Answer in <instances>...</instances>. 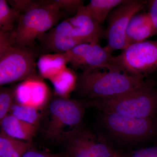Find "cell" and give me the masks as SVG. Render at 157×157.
<instances>
[{"instance_id":"cell-1","label":"cell","mask_w":157,"mask_h":157,"mask_svg":"<svg viewBox=\"0 0 157 157\" xmlns=\"http://www.w3.org/2000/svg\"><path fill=\"white\" fill-rule=\"evenodd\" d=\"M151 82L114 69H104L79 74L76 88L82 97L95 101L125 94Z\"/></svg>"},{"instance_id":"cell-2","label":"cell","mask_w":157,"mask_h":157,"mask_svg":"<svg viewBox=\"0 0 157 157\" xmlns=\"http://www.w3.org/2000/svg\"><path fill=\"white\" fill-rule=\"evenodd\" d=\"M66 15L52 0L34 1L32 6L21 14L15 29L10 32L12 45L35 46L39 37L57 25Z\"/></svg>"},{"instance_id":"cell-3","label":"cell","mask_w":157,"mask_h":157,"mask_svg":"<svg viewBox=\"0 0 157 157\" xmlns=\"http://www.w3.org/2000/svg\"><path fill=\"white\" fill-rule=\"evenodd\" d=\"M10 33L0 31V85L37 78V59L40 51L36 46L15 47Z\"/></svg>"},{"instance_id":"cell-4","label":"cell","mask_w":157,"mask_h":157,"mask_svg":"<svg viewBox=\"0 0 157 157\" xmlns=\"http://www.w3.org/2000/svg\"><path fill=\"white\" fill-rule=\"evenodd\" d=\"M44 135L55 142H64L78 132L84 115L79 101L57 97L48 106Z\"/></svg>"},{"instance_id":"cell-5","label":"cell","mask_w":157,"mask_h":157,"mask_svg":"<svg viewBox=\"0 0 157 157\" xmlns=\"http://www.w3.org/2000/svg\"><path fill=\"white\" fill-rule=\"evenodd\" d=\"M92 103L106 113L141 118H155L157 114V89L151 81L140 89L115 98L95 100Z\"/></svg>"},{"instance_id":"cell-6","label":"cell","mask_w":157,"mask_h":157,"mask_svg":"<svg viewBox=\"0 0 157 157\" xmlns=\"http://www.w3.org/2000/svg\"><path fill=\"white\" fill-rule=\"evenodd\" d=\"M109 69L144 79L157 70V40H146L129 45L113 57Z\"/></svg>"},{"instance_id":"cell-7","label":"cell","mask_w":157,"mask_h":157,"mask_svg":"<svg viewBox=\"0 0 157 157\" xmlns=\"http://www.w3.org/2000/svg\"><path fill=\"white\" fill-rule=\"evenodd\" d=\"M148 2L143 0H123L109 14L108 26L105 31L107 45L104 48L109 52L127 48L126 32L132 17L140 12Z\"/></svg>"},{"instance_id":"cell-8","label":"cell","mask_w":157,"mask_h":157,"mask_svg":"<svg viewBox=\"0 0 157 157\" xmlns=\"http://www.w3.org/2000/svg\"><path fill=\"white\" fill-rule=\"evenodd\" d=\"M155 118H141L105 113L103 121L113 135L124 140H135L148 138L157 134V120Z\"/></svg>"},{"instance_id":"cell-9","label":"cell","mask_w":157,"mask_h":157,"mask_svg":"<svg viewBox=\"0 0 157 157\" xmlns=\"http://www.w3.org/2000/svg\"><path fill=\"white\" fill-rule=\"evenodd\" d=\"M69 63L73 69L87 73L108 69L113 56L99 43H82L67 52Z\"/></svg>"},{"instance_id":"cell-10","label":"cell","mask_w":157,"mask_h":157,"mask_svg":"<svg viewBox=\"0 0 157 157\" xmlns=\"http://www.w3.org/2000/svg\"><path fill=\"white\" fill-rule=\"evenodd\" d=\"M73 26L69 19L58 24L37 40L42 54L65 53L82 42L73 35Z\"/></svg>"},{"instance_id":"cell-11","label":"cell","mask_w":157,"mask_h":157,"mask_svg":"<svg viewBox=\"0 0 157 157\" xmlns=\"http://www.w3.org/2000/svg\"><path fill=\"white\" fill-rule=\"evenodd\" d=\"M73 26V35L82 43H99L105 32L101 23L82 6L73 17L68 18Z\"/></svg>"},{"instance_id":"cell-12","label":"cell","mask_w":157,"mask_h":157,"mask_svg":"<svg viewBox=\"0 0 157 157\" xmlns=\"http://www.w3.org/2000/svg\"><path fill=\"white\" fill-rule=\"evenodd\" d=\"M48 94L46 86L38 79H29L14 89L15 102L41 109L48 102Z\"/></svg>"},{"instance_id":"cell-13","label":"cell","mask_w":157,"mask_h":157,"mask_svg":"<svg viewBox=\"0 0 157 157\" xmlns=\"http://www.w3.org/2000/svg\"><path fill=\"white\" fill-rule=\"evenodd\" d=\"M156 35L149 12L137 13L132 19L126 32L127 46L143 42Z\"/></svg>"},{"instance_id":"cell-14","label":"cell","mask_w":157,"mask_h":157,"mask_svg":"<svg viewBox=\"0 0 157 157\" xmlns=\"http://www.w3.org/2000/svg\"><path fill=\"white\" fill-rule=\"evenodd\" d=\"M1 132L12 138L31 141L36 135L38 127L20 120L9 114L1 120Z\"/></svg>"},{"instance_id":"cell-15","label":"cell","mask_w":157,"mask_h":157,"mask_svg":"<svg viewBox=\"0 0 157 157\" xmlns=\"http://www.w3.org/2000/svg\"><path fill=\"white\" fill-rule=\"evenodd\" d=\"M69 63L67 52L42 54L37 61L40 76L50 79L67 68Z\"/></svg>"},{"instance_id":"cell-16","label":"cell","mask_w":157,"mask_h":157,"mask_svg":"<svg viewBox=\"0 0 157 157\" xmlns=\"http://www.w3.org/2000/svg\"><path fill=\"white\" fill-rule=\"evenodd\" d=\"M91 133L79 129L65 141L66 157H89Z\"/></svg>"},{"instance_id":"cell-17","label":"cell","mask_w":157,"mask_h":157,"mask_svg":"<svg viewBox=\"0 0 157 157\" xmlns=\"http://www.w3.org/2000/svg\"><path fill=\"white\" fill-rule=\"evenodd\" d=\"M78 76L73 70L67 67L50 79L57 97L69 98L77 86Z\"/></svg>"},{"instance_id":"cell-18","label":"cell","mask_w":157,"mask_h":157,"mask_svg":"<svg viewBox=\"0 0 157 157\" xmlns=\"http://www.w3.org/2000/svg\"><path fill=\"white\" fill-rule=\"evenodd\" d=\"M31 147V141L17 140L1 132L0 157H21Z\"/></svg>"},{"instance_id":"cell-19","label":"cell","mask_w":157,"mask_h":157,"mask_svg":"<svg viewBox=\"0 0 157 157\" xmlns=\"http://www.w3.org/2000/svg\"><path fill=\"white\" fill-rule=\"evenodd\" d=\"M122 2V0H91L85 6L93 17L101 24L110 12Z\"/></svg>"},{"instance_id":"cell-20","label":"cell","mask_w":157,"mask_h":157,"mask_svg":"<svg viewBox=\"0 0 157 157\" xmlns=\"http://www.w3.org/2000/svg\"><path fill=\"white\" fill-rule=\"evenodd\" d=\"M20 14L9 5L6 0H0V31L12 32L16 26Z\"/></svg>"},{"instance_id":"cell-21","label":"cell","mask_w":157,"mask_h":157,"mask_svg":"<svg viewBox=\"0 0 157 157\" xmlns=\"http://www.w3.org/2000/svg\"><path fill=\"white\" fill-rule=\"evenodd\" d=\"M39 110L35 107L14 102L10 114L20 120L38 127L42 117Z\"/></svg>"},{"instance_id":"cell-22","label":"cell","mask_w":157,"mask_h":157,"mask_svg":"<svg viewBox=\"0 0 157 157\" xmlns=\"http://www.w3.org/2000/svg\"><path fill=\"white\" fill-rule=\"evenodd\" d=\"M89 157H116L115 153L104 142L92 135Z\"/></svg>"},{"instance_id":"cell-23","label":"cell","mask_w":157,"mask_h":157,"mask_svg":"<svg viewBox=\"0 0 157 157\" xmlns=\"http://www.w3.org/2000/svg\"><path fill=\"white\" fill-rule=\"evenodd\" d=\"M14 102V89L2 88L0 90V121L9 114Z\"/></svg>"},{"instance_id":"cell-24","label":"cell","mask_w":157,"mask_h":157,"mask_svg":"<svg viewBox=\"0 0 157 157\" xmlns=\"http://www.w3.org/2000/svg\"><path fill=\"white\" fill-rule=\"evenodd\" d=\"M59 10L65 14L77 13L78 9L83 6L84 1L82 0H52Z\"/></svg>"},{"instance_id":"cell-25","label":"cell","mask_w":157,"mask_h":157,"mask_svg":"<svg viewBox=\"0 0 157 157\" xmlns=\"http://www.w3.org/2000/svg\"><path fill=\"white\" fill-rule=\"evenodd\" d=\"M34 1L32 0H13L8 1V3L12 9L21 14L32 6Z\"/></svg>"},{"instance_id":"cell-26","label":"cell","mask_w":157,"mask_h":157,"mask_svg":"<svg viewBox=\"0 0 157 157\" xmlns=\"http://www.w3.org/2000/svg\"><path fill=\"white\" fill-rule=\"evenodd\" d=\"M21 157H66L64 153L53 154L40 151L31 147Z\"/></svg>"},{"instance_id":"cell-27","label":"cell","mask_w":157,"mask_h":157,"mask_svg":"<svg viewBox=\"0 0 157 157\" xmlns=\"http://www.w3.org/2000/svg\"><path fill=\"white\" fill-rule=\"evenodd\" d=\"M128 157H157V146L138 150Z\"/></svg>"},{"instance_id":"cell-28","label":"cell","mask_w":157,"mask_h":157,"mask_svg":"<svg viewBox=\"0 0 157 157\" xmlns=\"http://www.w3.org/2000/svg\"><path fill=\"white\" fill-rule=\"evenodd\" d=\"M148 12L150 14L157 35V0L148 1Z\"/></svg>"}]
</instances>
